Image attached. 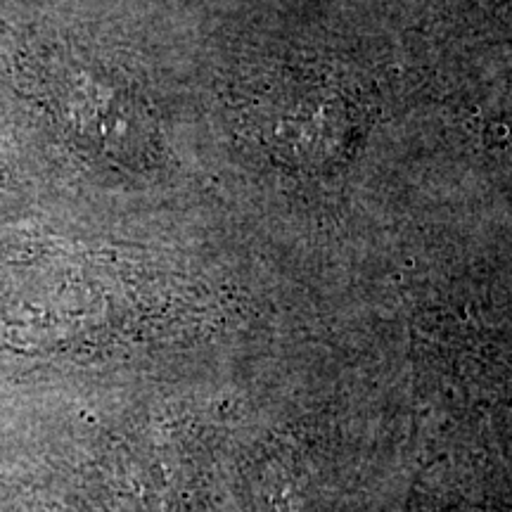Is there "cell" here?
<instances>
[{"instance_id":"cell-1","label":"cell","mask_w":512,"mask_h":512,"mask_svg":"<svg viewBox=\"0 0 512 512\" xmlns=\"http://www.w3.org/2000/svg\"><path fill=\"white\" fill-rule=\"evenodd\" d=\"M247 133L266 152L287 159H330L354 152L368 110L344 72L297 60L273 64L247 83Z\"/></svg>"}]
</instances>
